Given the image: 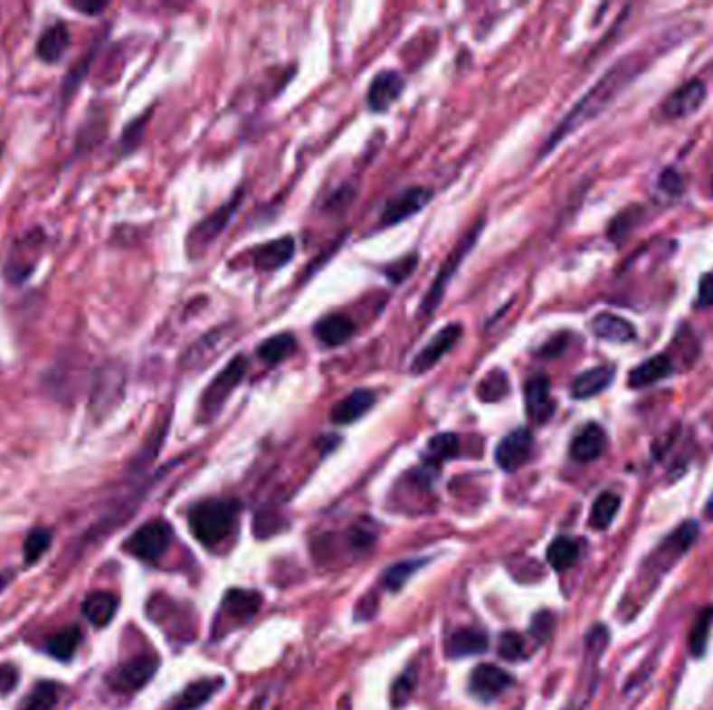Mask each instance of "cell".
Segmentation results:
<instances>
[{
  "label": "cell",
  "mask_w": 713,
  "mask_h": 710,
  "mask_svg": "<svg viewBox=\"0 0 713 710\" xmlns=\"http://www.w3.org/2000/svg\"><path fill=\"white\" fill-rule=\"evenodd\" d=\"M430 200H432V190L420 188V185H417V188H409L407 192H403V194L393 198L386 204V209L382 213V223L384 225L401 223L404 219L414 217L415 213H420Z\"/></svg>",
  "instance_id": "13"
},
{
  "label": "cell",
  "mask_w": 713,
  "mask_h": 710,
  "mask_svg": "<svg viewBox=\"0 0 713 710\" xmlns=\"http://www.w3.org/2000/svg\"><path fill=\"white\" fill-rule=\"evenodd\" d=\"M404 90V80L401 73L396 71H380L372 80L367 90V105L372 111L382 113L390 109V105H395L399 100V96Z\"/></svg>",
  "instance_id": "14"
},
{
  "label": "cell",
  "mask_w": 713,
  "mask_h": 710,
  "mask_svg": "<svg viewBox=\"0 0 713 710\" xmlns=\"http://www.w3.org/2000/svg\"><path fill=\"white\" fill-rule=\"evenodd\" d=\"M51 532L48 529H33V532L25 537L24 542V556L25 563L32 564L36 563L40 556H43L48 546H51Z\"/></svg>",
  "instance_id": "37"
},
{
  "label": "cell",
  "mask_w": 713,
  "mask_h": 710,
  "mask_svg": "<svg viewBox=\"0 0 713 710\" xmlns=\"http://www.w3.org/2000/svg\"><path fill=\"white\" fill-rule=\"evenodd\" d=\"M415 689V673L414 671H404L399 679L393 684V692H390V702L393 706L399 710L411 700Z\"/></svg>",
  "instance_id": "39"
},
{
  "label": "cell",
  "mask_w": 713,
  "mask_h": 710,
  "mask_svg": "<svg viewBox=\"0 0 713 710\" xmlns=\"http://www.w3.org/2000/svg\"><path fill=\"white\" fill-rule=\"evenodd\" d=\"M238 516V502L234 500H204L192 506L188 523L195 537L204 546H214L228 537Z\"/></svg>",
  "instance_id": "2"
},
{
  "label": "cell",
  "mask_w": 713,
  "mask_h": 710,
  "mask_svg": "<svg viewBox=\"0 0 713 710\" xmlns=\"http://www.w3.org/2000/svg\"><path fill=\"white\" fill-rule=\"evenodd\" d=\"M294 348H297V337L284 332L267 337L265 342H261V346L257 348V353L261 356V361H265L267 364H278L282 363L284 358L290 356L294 353Z\"/></svg>",
  "instance_id": "30"
},
{
  "label": "cell",
  "mask_w": 713,
  "mask_h": 710,
  "mask_svg": "<svg viewBox=\"0 0 713 710\" xmlns=\"http://www.w3.org/2000/svg\"><path fill=\"white\" fill-rule=\"evenodd\" d=\"M708 96V88L701 80H690L689 84L674 90L661 105V115L666 119H687L695 111L701 109Z\"/></svg>",
  "instance_id": "8"
},
{
  "label": "cell",
  "mask_w": 713,
  "mask_h": 710,
  "mask_svg": "<svg viewBox=\"0 0 713 710\" xmlns=\"http://www.w3.org/2000/svg\"><path fill=\"white\" fill-rule=\"evenodd\" d=\"M459 454V438L455 433H438L428 444V463H444Z\"/></svg>",
  "instance_id": "35"
},
{
  "label": "cell",
  "mask_w": 713,
  "mask_h": 710,
  "mask_svg": "<svg viewBox=\"0 0 713 710\" xmlns=\"http://www.w3.org/2000/svg\"><path fill=\"white\" fill-rule=\"evenodd\" d=\"M70 44H71L70 27H67L63 22H57L51 27H46L43 36H40L36 44V54L38 59L44 61V63H59V61L65 57Z\"/></svg>",
  "instance_id": "16"
},
{
  "label": "cell",
  "mask_w": 713,
  "mask_h": 710,
  "mask_svg": "<svg viewBox=\"0 0 713 710\" xmlns=\"http://www.w3.org/2000/svg\"><path fill=\"white\" fill-rule=\"evenodd\" d=\"M671 371H674V367H671V358L668 355H657L653 358H649V361L641 363L639 367L628 375V385L634 390L647 388V385H653L660 382V379L670 377Z\"/></svg>",
  "instance_id": "23"
},
{
  "label": "cell",
  "mask_w": 713,
  "mask_h": 710,
  "mask_svg": "<svg viewBox=\"0 0 713 710\" xmlns=\"http://www.w3.org/2000/svg\"><path fill=\"white\" fill-rule=\"evenodd\" d=\"M607 450V433L603 431L601 425L588 423L578 431V436L572 440L570 454L578 463H593L603 452Z\"/></svg>",
  "instance_id": "15"
},
{
  "label": "cell",
  "mask_w": 713,
  "mask_h": 710,
  "mask_svg": "<svg viewBox=\"0 0 713 710\" xmlns=\"http://www.w3.org/2000/svg\"><path fill=\"white\" fill-rule=\"evenodd\" d=\"M376 404V394L372 390H355L353 394L342 398L332 409V421L338 425H348L361 419Z\"/></svg>",
  "instance_id": "20"
},
{
  "label": "cell",
  "mask_w": 713,
  "mask_h": 710,
  "mask_svg": "<svg viewBox=\"0 0 713 710\" xmlns=\"http://www.w3.org/2000/svg\"><path fill=\"white\" fill-rule=\"evenodd\" d=\"M43 248H44V236L40 232L27 233V236H24L22 240H17L5 265L6 279L13 281V284H22L24 279L30 278L32 271L38 265L40 257H43Z\"/></svg>",
  "instance_id": "6"
},
{
  "label": "cell",
  "mask_w": 713,
  "mask_h": 710,
  "mask_svg": "<svg viewBox=\"0 0 713 710\" xmlns=\"http://www.w3.org/2000/svg\"><path fill=\"white\" fill-rule=\"evenodd\" d=\"M71 9L80 11V13H88V15H99L100 11L107 9V3H96V5H88V3H70Z\"/></svg>",
  "instance_id": "47"
},
{
  "label": "cell",
  "mask_w": 713,
  "mask_h": 710,
  "mask_svg": "<svg viewBox=\"0 0 713 710\" xmlns=\"http://www.w3.org/2000/svg\"><path fill=\"white\" fill-rule=\"evenodd\" d=\"M61 687L52 681H43L32 689V694H27V698L22 702L19 710H54L59 702Z\"/></svg>",
  "instance_id": "34"
},
{
  "label": "cell",
  "mask_w": 713,
  "mask_h": 710,
  "mask_svg": "<svg viewBox=\"0 0 713 710\" xmlns=\"http://www.w3.org/2000/svg\"><path fill=\"white\" fill-rule=\"evenodd\" d=\"M171 527L167 521H148L140 529H136L129 537L126 548L140 561H157L167 553L171 544Z\"/></svg>",
  "instance_id": "5"
},
{
  "label": "cell",
  "mask_w": 713,
  "mask_h": 710,
  "mask_svg": "<svg viewBox=\"0 0 713 710\" xmlns=\"http://www.w3.org/2000/svg\"><path fill=\"white\" fill-rule=\"evenodd\" d=\"M697 535H699L697 523L695 521H687V523H682V525L678 527L676 532L668 537L666 546L670 550H674V553L680 554V553H684V550L690 548V544L695 542Z\"/></svg>",
  "instance_id": "38"
},
{
  "label": "cell",
  "mask_w": 713,
  "mask_h": 710,
  "mask_svg": "<svg viewBox=\"0 0 713 710\" xmlns=\"http://www.w3.org/2000/svg\"><path fill=\"white\" fill-rule=\"evenodd\" d=\"M668 51V44H660L655 48H641V51L630 52L626 57H622L618 63H613L607 69L605 75L596 81V84L575 102L574 109L567 113L557 128L553 129L551 137L545 144V153L557 147L559 142H564L567 136H572L575 129L586 126L588 121H593L594 117H599L618 96L626 90L639 75L647 69L653 61L660 57L661 52Z\"/></svg>",
  "instance_id": "1"
},
{
  "label": "cell",
  "mask_w": 713,
  "mask_h": 710,
  "mask_svg": "<svg viewBox=\"0 0 713 710\" xmlns=\"http://www.w3.org/2000/svg\"><path fill=\"white\" fill-rule=\"evenodd\" d=\"M551 630H553V615H551V612H538V615L534 617V621H532V633H534V636H537V639H540V642H543V639L548 638V633H551Z\"/></svg>",
  "instance_id": "43"
},
{
  "label": "cell",
  "mask_w": 713,
  "mask_h": 710,
  "mask_svg": "<svg viewBox=\"0 0 713 710\" xmlns=\"http://www.w3.org/2000/svg\"><path fill=\"white\" fill-rule=\"evenodd\" d=\"M578 556H580L578 542L564 535L555 537L551 546L547 550V561L555 571H567L570 567H574Z\"/></svg>",
  "instance_id": "29"
},
{
  "label": "cell",
  "mask_w": 713,
  "mask_h": 710,
  "mask_svg": "<svg viewBox=\"0 0 713 710\" xmlns=\"http://www.w3.org/2000/svg\"><path fill=\"white\" fill-rule=\"evenodd\" d=\"M417 263V257H409V259H403L401 263H395L390 265L388 269V278L395 281V284H401V281L407 278V275L414 271Z\"/></svg>",
  "instance_id": "42"
},
{
  "label": "cell",
  "mask_w": 713,
  "mask_h": 710,
  "mask_svg": "<svg viewBox=\"0 0 713 710\" xmlns=\"http://www.w3.org/2000/svg\"><path fill=\"white\" fill-rule=\"evenodd\" d=\"M123 390V375L121 369L115 364H105L96 375L92 388V404L100 409H113L115 400L121 396Z\"/></svg>",
  "instance_id": "17"
},
{
  "label": "cell",
  "mask_w": 713,
  "mask_h": 710,
  "mask_svg": "<svg viewBox=\"0 0 713 710\" xmlns=\"http://www.w3.org/2000/svg\"><path fill=\"white\" fill-rule=\"evenodd\" d=\"M234 209H236V200H234V203L222 206V209L214 213V215H209L207 219H204L203 223H198L195 230H192V236H190L192 251H201V248L209 246L211 242H214V240L219 236V233L223 232V227L228 225Z\"/></svg>",
  "instance_id": "21"
},
{
  "label": "cell",
  "mask_w": 713,
  "mask_h": 710,
  "mask_svg": "<svg viewBox=\"0 0 713 710\" xmlns=\"http://www.w3.org/2000/svg\"><path fill=\"white\" fill-rule=\"evenodd\" d=\"M486 648H489V638L484 631L474 630V627H463L449 638L447 654L451 658L474 657V654H482Z\"/></svg>",
  "instance_id": "24"
},
{
  "label": "cell",
  "mask_w": 713,
  "mask_h": 710,
  "mask_svg": "<svg viewBox=\"0 0 713 710\" xmlns=\"http://www.w3.org/2000/svg\"><path fill=\"white\" fill-rule=\"evenodd\" d=\"M219 686H222V679H198L195 684H190L184 692L180 694V698L174 702V710H196L201 708L204 702H207L211 696H214Z\"/></svg>",
  "instance_id": "28"
},
{
  "label": "cell",
  "mask_w": 713,
  "mask_h": 710,
  "mask_svg": "<svg viewBox=\"0 0 713 710\" xmlns=\"http://www.w3.org/2000/svg\"><path fill=\"white\" fill-rule=\"evenodd\" d=\"M499 654H500V658H505V660L524 658V654H526L524 638L518 636V633H513V631L503 633V636H500V639H499Z\"/></svg>",
  "instance_id": "41"
},
{
  "label": "cell",
  "mask_w": 713,
  "mask_h": 710,
  "mask_svg": "<svg viewBox=\"0 0 713 710\" xmlns=\"http://www.w3.org/2000/svg\"><path fill=\"white\" fill-rule=\"evenodd\" d=\"M355 321L348 319L347 315H330L318 321L315 326V337L326 346H340L347 344L355 336Z\"/></svg>",
  "instance_id": "22"
},
{
  "label": "cell",
  "mask_w": 713,
  "mask_h": 710,
  "mask_svg": "<svg viewBox=\"0 0 713 710\" xmlns=\"http://www.w3.org/2000/svg\"><path fill=\"white\" fill-rule=\"evenodd\" d=\"M697 307H713V273H708L701 278V284H699V296H697Z\"/></svg>",
  "instance_id": "44"
},
{
  "label": "cell",
  "mask_w": 713,
  "mask_h": 710,
  "mask_svg": "<svg viewBox=\"0 0 713 710\" xmlns=\"http://www.w3.org/2000/svg\"><path fill=\"white\" fill-rule=\"evenodd\" d=\"M511 684V675L503 671V668H499L497 665H478L474 671H471L470 692L471 696H476L478 700L490 702L499 698Z\"/></svg>",
  "instance_id": "11"
},
{
  "label": "cell",
  "mask_w": 713,
  "mask_h": 710,
  "mask_svg": "<svg viewBox=\"0 0 713 710\" xmlns=\"http://www.w3.org/2000/svg\"><path fill=\"white\" fill-rule=\"evenodd\" d=\"M713 621V609H705L695 621V627L690 631V652L692 657H703L705 648H708V638Z\"/></svg>",
  "instance_id": "36"
},
{
  "label": "cell",
  "mask_w": 713,
  "mask_h": 710,
  "mask_svg": "<svg viewBox=\"0 0 713 710\" xmlns=\"http://www.w3.org/2000/svg\"><path fill=\"white\" fill-rule=\"evenodd\" d=\"M422 567V561H409V563H399L395 567H390L386 573H384V585L390 590H399L401 585L407 582L415 569Z\"/></svg>",
  "instance_id": "40"
},
{
  "label": "cell",
  "mask_w": 713,
  "mask_h": 710,
  "mask_svg": "<svg viewBox=\"0 0 713 710\" xmlns=\"http://www.w3.org/2000/svg\"><path fill=\"white\" fill-rule=\"evenodd\" d=\"M294 257V240L290 236L278 238L255 248V267L259 271H276Z\"/></svg>",
  "instance_id": "19"
},
{
  "label": "cell",
  "mask_w": 713,
  "mask_h": 710,
  "mask_svg": "<svg viewBox=\"0 0 713 710\" xmlns=\"http://www.w3.org/2000/svg\"><path fill=\"white\" fill-rule=\"evenodd\" d=\"M157 667H159V660L155 657H136L123 663L119 668H115L107 681L115 692L134 694L153 679Z\"/></svg>",
  "instance_id": "7"
},
{
  "label": "cell",
  "mask_w": 713,
  "mask_h": 710,
  "mask_svg": "<svg viewBox=\"0 0 713 710\" xmlns=\"http://www.w3.org/2000/svg\"><path fill=\"white\" fill-rule=\"evenodd\" d=\"M534 438L532 433L519 427V430L507 433L497 446V463L505 471H518L532 454Z\"/></svg>",
  "instance_id": "10"
},
{
  "label": "cell",
  "mask_w": 713,
  "mask_h": 710,
  "mask_svg": "<svg viewBox=\"0 0 713 710\" xmlns=\"http://www.w3.org/2000/svg\"><path fill=\"white\" fill-rule=\"evenodd\" d=\"M246 371H249V361L246 356L238 355L232 358V361L225 364L223 371H219L214 382L207 390L203 392L201 396V406H198V417L201 421H214L219 415V411L223 409L225 400L230 398L232 392H234L240 382H242Z\"/></svg>",
  "instance_id": "3"
},
{
  "label": "cell",
  "mask_w": 713,
  "mask_h": 710,
  "mask_svg": "<svg viewBox=\"0 0 713 710\" xmlns=\"http://www.w3.org/2000/svg\"><path fill=\"white\" fill-rule=\"evenodd\" d=\"M564 346H566V337L564 336H559V337H553L551 342H547L543 348H540V355L543 356H557V355H561V350H564Z\"/></svg>",
  "instance_id": "46"
},
{
  "label": "cell",
  "mask_w": 713,
  "mask_h": 710,
  "mask_svg": "<svg viewBox=\"0 0 713 710\" xmlns=\"http://www.w3.org/2000/svg\"><path fill=\"white\" fill-rule=\"evenodd\" d=\"M591 329L599 340L613 342V344H628L636 337V329L632 323L626 321L620 315H612V313L596 315L591 321Z\"/></svg>",
  "instance_id": "18"
},
{
  "label": "cell",
  "mask_w": 713,
  "mask_h": 710,
  "mask_svg": "<svg viewBox=\"0 0 713 710\" xmlns=\"http://www.w3.org/2000/svg\"><path fill=\"white\" fill-rule=\"evenodd\" d=\"M80 642H81V631L78 627H65V630H61L54 633V636L48 638L46 650L57 660H70L75 650H78Z\"/></svg>",
  "instance_id": "31"
},
{
  "label": "cell",
  "mask_w": 713,
  "mask_h": 710,
  "mask_svg": "<svg viewBox=\"0 0 713 710\" xmlns=\"http://www.w3.org/2000/svg\"><path fill=\"white\" fill-rule=\"evenodd\" d=\"M81 611L94 627H107L118 612V598L111 592H94V594L86 596Z\"/></svg>",
  "instance_id": "27"
},
{
  "label": "cell",
  "mask_w": 713,
  "mask_h": 710,
  "mask_svg": "<svg viewBox=\"0 0 713 710\" xmlns=\"http://www.w3.org/2000/svg\"><path fill=\"white\" fill-rule=\"evenodd\" d=\"M459 337H461V326L451 323V326L442 327L441 332L432 337L426 346L420 350V355L414 358V363H411V374L420 375V374H426V371H430L444 355L449 353L452 346H455V342L459 340Z\"/></svg>",
  "instance_id": "9"
},
{
  "label": "cell",
  "mask_w": 713,
  "mask_h": 710,
  "mask_svg": "<svg viewBox=\"0 0 713 710\" xmlns=\"http://www.w3.org/2000/svg\"><path fill=\"white\" fill-rule=\"evenodd\" d=\"M261 602H263V598H261V594H259V592L230 590L223 598L222 609L228 612V615L238 619V621H249V619L255 617L259 609H261Z\"/></svg>",
  "instance_id": "26"
},
{
  "label": "cell",
  "mask_w": 713,
  "mask_h": 710,
  "mask_svg": "<svg viewBox=\"0 0 713 710\" xmlns=\"http://www.w3.org/2000/svg\"><path fill=\"white\" fill-rule=\"evenodd\" d=\"M482 225H484V222H478L474 227H471V230L465 233L461 240H459V244L452 248V252L449 254V257L444 259V263L441 265V271H438V275L434 278V281H432V286L426 292V296L422 298V313L423 315L434 313V308L442 302V296H444V292H447L452 275L457 273L459 265L463 263L465 257H468L471 248H474V244L478 242L480 232H482Z\"/></svg>",
  "instance_id": "4"
},
{
  "label": "cell",
  "mask_w": 713,
  "mask_h": 710,
  "mask_svg": "<svg viewBox=\"0 0 713 710\" xmlns=\"http://www.w3.org/2000/svg\"><path fill=\"white\" fill-rule=\"evenodd\" d=\"M507 394H509V377L503 369H492L478 383V398L482 402H499Z\"/></svg>",
  "instance_id": "32"
},
{
  "label": "cell",
  "mask_w": 713,
  "mask_h": 710,
  "mask_svg": "<svg viewBox=\"0 0 713 710\" xmlns=\"http://www.w3.org/2000/svg\"><path fill=\"white\" fill-rule=\"evenodd\" d=\"M618 508H620V496L618 494H613V492L601 494L593 505L591 527L599 529V532L607 529L609 525H612L613 516L618 515Z\"/></svg>",
  "instance_id": "33"
},
{
  "label": "cell",
  "mask_w": 713,
  "mask_h": 710,
  "mask_svg": "<svg viewBox=\"0 0 713 710\" xmlns=\"http://www.w3.org/2000/svg\"><path fill=\"white\" fill-rule=\"evenodd\" d=\"M613 377H615L613 367H594L591 371H585V374H580L574 379L572 396L578 400H586L601 394L603 390L609 388Z\"/></svg>",
  "instance_id": "25"
},
{
  "label": "cell",
  "mask_w": 713,
  "mask_h": 710,
  "mask_svg": "<svg viewBox=\"0 0 713 710\" xmlns=\"http://www.w3.org/2000/svg\"><path fill=\"white\" fill-rule=\"evenodd\" d=\"M705 515H708L709 519H713V494H711V498L708 500V506H705Z\"/></svg>",
  "instance_id": "48"
},
{
  "label": "cell",
  "mask_w": 713,
  "mask_h": 710,
  "mask_svg": "<svg viewBox=\"0 0 713 710\" xmlns=\"http://www.w3.org/2000/svg\"><path fill=\"white\" fill-rule=\"evenodd\" d=\"M19 681V675H17V668L13 665H3L0 667V694H9L13 687L17 686Z\"/></svg>",
  "instance_id": "45"
},
{
  "label": "cell",
  "mask_w": 713,
  "mask_h": 710,
  "mask_svg": "<svg viewBox=\"0 0 713 710\" xmlns=\"http://www.w3.org/2000/svg\"><path fill=\"white\" fill-rule=\"evenodd\" d=\"M526 412L534 423H547L555 412V400L551 396V382L547 375H532L526 382Z\"/></svg>",
  "instance_id": "12"
}]
</instances>
